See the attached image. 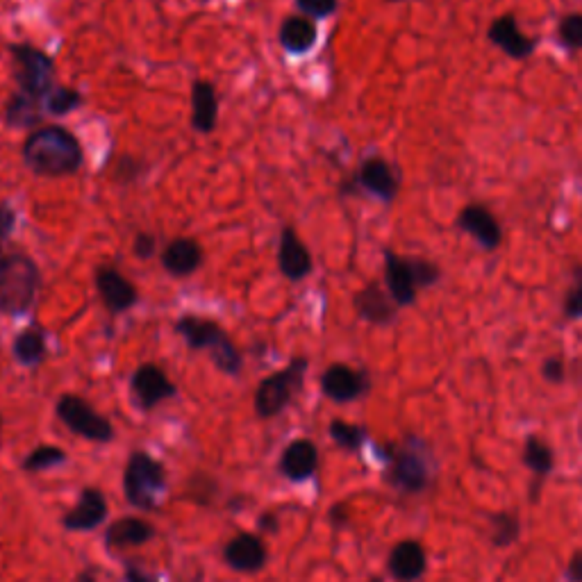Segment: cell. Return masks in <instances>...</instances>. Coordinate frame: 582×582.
Returning a JSON list of instances; mask_svg holds the SVG:
<instances>
[{
  "label": "cell",
  "mask_w": 582,
  "mask_h": 582,
  "mask_svg": "<svg viewBox=\"0 0 582 582\" xmlns=\"http://www.w3.org/2000/svg\"><path fill=\"white\" fill-rule=\"evenodd\" d=\"M369 582H380V580H378V578H373V580H369Z\"/></svg>",
  "instance_id": "ee69618b"
},
{
  "label": "cell",
  "mask_w": 582,
  "mask_h": 582,
  "mask_svg": "<svg viewBox=\"0 0 582 582\" xmlns=\"http://www.w3.org/2000/svg\"><path fill=\"white\" fill-rule=\"evenodd\" d=\"M392 480L396 487L407 489V492H419V489L426 487L428 473L423 462L417 455L412 453H398L394 457V467H392Z\"/></svg>",
  "instance_id": "484cf974"
},
{
  "label": "cell",
  "mask_w": 582,
  "mask_h": 582,
  "mask_svg": "<svg viewBox=\"0 0 582 582\" xmlns=\"http://www.w3.org/2000/svg\"><path fill=\"white\" fill-rule=\"evenodd\" d=\"M14 357L26 367H37L46 357V335L39 326L26 328L14 339Z\"/></svg>",
  "instance_id": "4316f807"
},
{
  "label": "cell",
  "mask_w": 582,
  "mask_h": 582,
  "mask_svg": "<svg viewBox=\"0 0 582 582\" xmlns=\"http://www.w3.org/2000/svg\"><path fill=\"white\" fill-rule=\"evenodd\" d=\"M367 387H369L367 376L351 367H346V364H332V367H328L321 378L323 394L335 403L355 401V398H360L364 392H367Z\"/></svg>",
  "instance_id": "8fae6325"
},
{
  "label": "cell",
  "mask_w": 582,
  "mask_h": 582,
  "mask_svg": "<svg viewBox=\"0 0 582 582\" xmlns=\"http://www.w3.org/2000/svg\"><path fill=\"white\" fill-rule=\"evenodd\" d=\"M357 180L360 185L382 201H392L398 191V178L392 166L380 157H371V160L364 162L360 166V173H357Z\"/></svg>",
  "instance_id": "44dd1931"
},
{
  "label": "cell",
  "mask_w": 582,
  "mask_h": 582,
  "mask_svg": "<svg viewBox=\"0 0 582 582\" xmlns=\"http://www.w3.org/2000/svg\"><path fill=\"white\" fill-rule=\"evenodd\" d=\"M62 462H66V453L62 451V448L46 444V446H39V448H35V451L28 453L26 460H23V469H26L28 473H37V471L53 469Z\"/></svg>",
  "instance_id": "83f0119b"
},
{
  "label": "cell",
  "mask_w": 582,
  "mask_h": 582,
  "mask_svg": "<svg viewBox=\"0 0 582 582\" xmlns=\"http://www.w3.org/2000/svg\"><path fill=\"white\" fill-rule=\"evenodd\" d=\"M307 371L305 357H294L287 369L276 371L273 376L264 378L255 392V410L262 419H271L289 405L291 398L303 389Z\"/></svg>",
  "instance_id": "8992f818"
},
{
  "label": "cell",
  "mask_w": 582,
  "mask_h": 582,
  "mask_svg": "<svg viewBox=\"0 0 582 582\" xmlns=\"http://www.w3.org/2000/svg\"><path fill=\"white\" fill-rule=\"evenodd\" d=\"M385 282L387 291L396 305H412L417 298V278L407 257L385 253Z\"/></svg>",
  "instance_id": "9a60e30c"
},
{
  "label": "cell",
  "mask_w": 582,
  "mask_h": 582,
  "mask_svg": "<svg viewBox=\"0 0 582 582\" xmlns=\"http://www.w3.org/2000/svg\"><path fill=\"white\" fill-rule=\"evenodd\" d=\"M389 3H398V0H389Z\"/></svg>",
  "instance_id": "f6af8a7d"
},
{
  "label": "cell",
  "mask_w": 582,
  "mask_h": 582,
  "mask_svg": "<svg viewBox=\"0 0 582 582\" xmlns=\"http://www.w3.org/2000/svg\"><path fill=\"white\" fill-rule=\"evenodd\" d=\"M5 121L7 126L12 128H35L44 121V107H41L39 98H32L19 91V94H14L10 101H7Z\"/></svg>",
  "instance_id": "d4e9b609"
},
{
  "label": "cell",
  "mask_w": 582,
  "mask_h": 582,
  "mask_svg": "<svg viewBox=\"0 0 582 582\" xmlns=\"http://www.w3.org/2000/svg\"><path fill=\"white\" fill-rule=\"evenodd\" d=\"M96 289L103 305L112 314L130 310L139 298L135 285H132L119 269H112V266H101V269H96Z\"/></svg>",
  "instance_id": "9c48e42d"
},
{
  "label": "cell",
  "mask_w": 582,
  "mask_h": 582,
  "mask_svg": "<svg viewBox=\"0 0 582 582\" xmlns=\"http://www.w3.org/2000/svg\"><path fill=\"white\" fill-rule=\"evenodd\" d=\"M7 51L14 57V76L23 94L44 101L55 85V64L51 55L32 44H10Z\"/></svg>",
  "instance_id": "5b68a950"
},
{
  "label": "cell",
  "mask_w": 582,
  "mask_h": 582,
  "mask_svg": "<svg viewBox=\"0 0 582 582\" xmlns=\"http://www.w3.org/2000/svg\"><path fill=\"white\" fill-rule=\"evenodd\" d=\"M80 105H82L80 91L71 89V87H57L46 98V112L53 114V116L71 114L73 110H78Z\"/></svg>",
  "instance_id": "f1b7e54d"
},
{
  "label": "cell",
  "mask_w": 582,
  "mask_h": 582,
  "mask_svg": "<svg viewBox=\"0 0 582 582\" xmlns=\"http://www.w3.org/2000/svg\"><path fill=\"white\" fill-rule=\"evenodd\" d=\"M494 528H492V537L498 546H507L512 544L514 539L519 535V521L512 514H498V517L492 519Z\"/></svg>",
  "instance_id": "d6a6232c"
},
{
  "label": "cell",
  "mask_w": 582,
  "mask_h": 582,
  "mask_svg": "<svg viewBox=\"0 0 582 582\" xmlns=\"http://www.w3.org/2000/svg\"><path fill=\"white\" fill-rule=\"evenodd\" d=\"M353 303L357 314H360L364 321L376 323V326H385V323L396 317V303L378 282H371V285L364 287L360 294L355 296Z\"/></svg>",
  "instance_id": "d6986e66"
},
{
  "label": "cell",
  "mask_w": 582,
  "mask_h": 582,
  "mask_svg": "<svg viewBox=\"0 0 582 582\" xmlns=\"http://www.w3.org/2000/svg\"><path fill=\"white\" fill-rule=\"evenodd\" d=\"M16 223V214L7 203H0V244L10 239Z\"/></svg>",
  "instance_id": "74e56055"
},
{
  "label": "cell",
  "mask_w": 582,
  "mask_h": 582,
  "mask_svg": "<svg viewBox=\"0 0 582 582\" xmlns=\"http://www.w3.org/2000/svg\"><path fill=\"white\" fill-rule=\"evenodd\" d=\"M153 537H155V528L151 526V523L137 517H123L107 528L105 544L110 548H130V546L146 544L148 539H153Z\"/></svg>",
  "instance_id": "cb8c5ba5"
},
{
  "label": "cell",
  "mask_w": 582,
  "mask_h": 582,
  "mask_svg": "<svg viewBox=\"0 0 582 582\" xmlns=\"http://www.w3.org/2000/svg\"><path fill=\"white\" fill-rule=\"evenodd\" d=\"M176 332L185 339L191 351H207L212 355L216 367L228 376H237L241 371V353L237 346L232 344V339L223 332L219 323L212 319L194 317V314H185L178 319Z\"/></svg>",
  "instance_id": "3957f363"
},
{
  "label": "cell",
  "mask_w": 582,
  "mask_h": 582,
  "mask_svg": "<svg viewBox=\"0 0 582 582\" xmlns=\"http://www.w3.org/2000/svg\"><path fill=\"white\" fill-rule=\"evenodd\" d=\"M155 248H157V241L151 235V232H139L135 237V246H132V251L139 257V260H151L155 255Z\"/></svg>",
  "instance_id": "8d00e7d4"
},
{
  "label": "cell",
  "mask_w": 582,
  "mask_h": 582,
  "mask_svg": "<svg viewBox=\"0 0 582 582\" xmlns=\"http://www.w3.org/2000/svg\"><path fill=\"white\" fill-rule=\"evenodd\" d=\"M278 39H280V46L285 48L287 53L301 55L317 44L319 30L312 23V19H307V16H289V19L282 21Z\"/></svg>",
  "instance_id": "603a6c76"
},
{
  "label": "cell",
  "mask_w": 582,
  "mask_h": 582,
  "mask_svg": "<svg viewBox=\"0 0 582 582\" xmlns=\"http://www.w3.org/2000/svg\"><path fill=\"white\" fill-rule=\"evenodd\" d=\"M560 41L571 51H582V14H569L560 21L557 28Z\"/></svg>",
  "instance_id": "1f68e13d"
},
{
  "label": "cell",
  "mask_w": 582,
  "mask_h": 582,
  "mask_svg": "<svg viewBox=\"0 0 582 582\" xmlns=\"http://www.w3.org/2000/svg\"><path fill=\"white\" fill-rule=\"evenodd\" d=\"M567 576H569L573 582H582V553H576V555H573V560L569 562Z\"/></svg>",
  "instance_id": "b9f144b4"
},
{
  "label": "cell",
  "mask_w": 582,
  "mask_h": 582,
  "mask_svg": "<svg viewBox=\"0 0 582 582\" xmlns=\"http://www.w3.org/2000/svg\"><path fill=\"white\" fill-rule=\"evenodd\" d=\"M460 228L464 232H469V235L478 241L482 248H487V251H494V248L501 246V239H503V232H501V223H498L496 216L487 210L485 205H467L464 210L460 212Z\"/></svg>",
  "instance_id": "4fadbf2b"
},
{
  "label": "cell",
  "mask_w": 582,
  "mask_h": 582,
  "mask_svg": "<svg viewBox=\"0 0 582 582\" xmlns=\"http://www.w3.org/2000/svg\"><path fill=\"white\" fill-rule=\"evenodd\" d=\"M132 394H135V401L144 410H151V407L160 405L166 398L176 396L178 389L173 382L166 378V373L157 367V364H141V367L132 373Z\"/></svg>",
  "instance_id": "ba28073f"
},
{
  "label": "cell",
  "mask_w": 582,
  "mask_h": 582,
  "mask_svg": "<svg viewBox=\"0 0 582 582\" xmlns=\"http://www.w3.org/2000/svg\"><path fill=\"white\" fill-rule=\"evenodd\" d=\"M489 39H492L505 55L514 57V60H523V57H528L535 51V39L523 35L514 14L498 16L492 26H489Z\"/></svg>",
  "instance_id": "2e32d148"
},
{
  "label": "cell",
  "mask_w": 582,
  "mask_h": 582,
  "mask_svg": "<svg viewBox=\"0 0 582 582\" xmlns=\"http://www.w3.org/2000/svg\"><path fill=\"white\" fill-rule=\"evenodd\" d=\"M23 162L37 176L64 178L80 171L85 153L78 137L62 126H44L30 132L23 144Z\"/></svg>",
  "instance_id": "6da1fadb"
},
{
  "label": "cell",
  "mask_w": 582,
  "mask_h": 582,
  "mask_svg": "<svg viewBox=\"0 0 582 582\" xmlns=\"http://www.w3.org/2000/svg\"><path fill=\"white\" fill-rule=\"evenodd\" d=\"M126 582H157V578L151 576V573L141 571L139 567H135V564H130V567L126 569Z\"/></svg>",
  "instance_id": "60d3db41"
},
{
  "label": "cell",
  "mask_w": 582,
  "mask_h": 582,
  "mask_svg": "<svg viewBox=\"0 0 582 582\" xmlns=\"http://www.w3.org/2000/svg\"><path fill=\"white\" fill-rule=\"evenodd\" d=\"M542 373H544L546 380L560 382L564 378V364H562V360H557V357H551V360H546Z\"/></svg>",
  "instance_id": "f35d334b"
},
{
  "label": "cell",
  "mask_w": 582,
  "mask_h": 582,
  "mask_svg": "<svg viewBox=\"0 0 582 582\" xmlns=\"http://www.w3.org/2000/svg\"><path fill=\"white\" fill-rule=\"evenodd\" d=\"M162 264L171 276L187 278L194 271H198V266L203 264V251L196 239H189V237L173 239L171 244L164 248Z\"/></svg>",
  "instance_id": "ac0fdd59"
},
{
  "label": "cell",
  "mask_w": 582,
  "mask_h": 582,
  "mask_svg": "<svg viewBox=\"0 0 582 582\" xmlns=\"http://www.w3.org/2000/svg\"><path fill=\"white\" fill-rule=\"evenodd\" d=\"M219 121V98L212 82L196 80L191 87V126L198 132H212Z\"/></svg>",
  "instance_id": "ffe728a7"
},
{
  "label": "cell",
  "mask_w": 582,
  "mask_h": 582,
  "mask_svg": "<svg viewBox=\"0 0 582 582\" xmlns=\"http://www.w3.org/2000/svg\"><path fill=\"white\" fill-rule=\"evenodd\" d=\"M526 457L528 467L539 473V476H546L548 471L553 469V453H551V448H548L544 442H539V439L535 437H530L528 439V444H526V453H523Z\"/></svg>",
  "instance_id": "f546056e"
},
{
  "label": "cell",
  "mask_w": 582,
  "mask_h": 582,
  "mask_svg": "<svg viewBox=\"0 0 582 582\" xmlns=\"http://www.w3.org/2000/svg\"><path fill=\"white\" fill-rule=\"evenodd\" d=\"M41 287L39 266L26 253L0 251V312L26 317Z\"/></svg>",
  "instance_id": "7a4b0ae2"
},
{
  "label": "cell",
  "mask_w": 582,
  "mask_h": 582,
  "mask_svg": "<svg viewBox=\"0 0 582 582\" xmlns=\"http://www.w3.org/2000/svg\"><path fill=\"white\" fill-rule=\"evenodd\" d=\"M564 312H567L569 319L582 317V266L573 269V285L567 291V298H564Z\"/></svg>",
  "instance_id": "836d02e7"
},
{
  "label": "cell",
  "mask_w": 582,
  "mask_h": 582,
  "mask_svg": "<svg viewBox=\"0 0 582 582\" xmlns=\"http://www.w3.org/2000/svg\"><path fill=\"white\" fill-rule=\"evenodd\" d=\"M330 437L335 439V442L348 448V451H355V448H360L364 442V430L360 426H355V423H346L342 419H335L330 423Z\"/></svg>",
  "instance_id": "4dcf8cb0"
},
{
  "label": "cell",
  "mask_w": 582,
  "mask_h": 582,
  "mask_svg": "<svg viewBox=\"0 0 582 582\" xmlns=\"http://www.w3.org/2000/svg\"><path fill=\"white\" fill-rule=\"evenodd\" d=\"M278 269L287 280H303L312 273V255L307 251L301 237L296 235V230L287 226L280 232V244H278Z\"/></svg>",
  "instance_id": "30bf717a"
},
{
  "label": "cell",
  "mask_w": 582,
  "mask_h": 582,
  "mask_svg": "<svg viewBox=\"0 0 582 582\" xmlns=\"http://www.w3.org/2000/svg\"><path fill=\"white\" fill-rule=\"evenodd\" d=\"M223 557H226L228 567L244 573H255L264 569L266 560H269L262 539L253 535V532H241L235 539H230L226 551H223Z\"/></svg>",
  "instance_id": "5bb4252c"
},
{
  "label": "cell",
  "mask_w": 582,
  "mask_h": 582,
  "mask_svg": "<svg viewBox=\"0 0 582 582\" xmlns=\"http://www.w3.org/2000/svg\"><path fill=\"white\" fill-rule=\"evenodd\" d=\"M257 528H260L262 532H278V514H273V512H264L260 519H257Z\"/></svg>",
  "instance_id": "ab89813d"
},
{
  "label": "cell",
  "mask_w": 582,
  "mask_h": 582,
  "mask_svg": "<svg viewBox=\"0 0 582 582\" xmlns=\"http://www.w3.org/2000/svg\"><path fill=\"white\" fill-rule=\"evenodd\" d=\"M389 571L401 582H412L426 571V551L417 542H401L389 555Z\"/></svg>",
  "instance_id": "7402d4cb"
},
{
  "label": "cell",
  "mask_w": 582,
  "mask_h": 582,
  "mask_svg": "<svg viewBox=\"0 0 582 582\" xmlns=\"http://www.w3.org/2000/svg\"><path fill=\"white\" fill-rule=\"evenodd\" d=\"M80 582H94V580H91L89 573H82V576H80Z\"/></svg>",
  "instance_id": "7bdbcfd3"
},
{
  "label": "cell",
  "mask_w": 582,
  "mask_h": 582,
  "mask_svg": "<svg viewBox=\"0 0 582 582\" xmlns=\"http://www.w3.org/2000/svg\"><path fill=\"white\" fill-rule=\"evenodd\" d=\"M410 264H412V271H414V278H417L419 289L435 285V282L439 280L437 264H432L428 260H410Z\"/></svg>",
  "instance_id": "d590c367"
},
{
  "label": "cell",
  "mask_w": 582,
  "mask_h": 582,
  "mask_svg": "<svg viewBox=\"0 0 582 582\" xmlns=\"http://www.w3.org/2000/svg\"><path fill=\"white\" fill-rule=\"evenodd\" d=\"M57 419L76 435L89 439V442L107 444L114 439V428L103 414H98L85 398L64 394L57 401Z\"/></svg>",
  "instance_id": "52a82bcc"
},
{
  "label": "cell",
  "mask_w": 582,
  "mask_h": 582,
  "mask_svg": "<svg viewBox=\"0 0 582 582\" xmlns=\"http://www.w3.org/2000/svg\"><path fill=\"white\" fill-rule=\"evenodd\" d=\"M164 485L166 471L162 462L153 460L144 451L130 455L126 476H123V489H126V498L130 505L139 507V510H155L157 498L164 492Z\"/></svg>",
  "instance_id": "277c9868"
},
{
  "label": "cell",
  "mask_w": 582,
  "mask_h": 582,
  "mask_svg": "<svg viewBox=\"0 0 582 582\" xmlns=\"http://www.w3.org/2000/svg\"><path fill=\"white\" fill-rule=\"evenodd\" d=\"M317 467H319V451H317V446H314L312 442H307V439H296V442H291L280 457L282 476L294 482L312 478Z\"/></svg>",
  "instance_id": "e0dca14e"
},
{
  "label": "cell",
  "mask_w": 582,
  "mask_h": 582,
  "mask_svg": "<svg viewBox=\"0 0 582 582\" xmlns=\"http://www.w3.org/2000/svg\"><path fill=\"white\" fill-rule=\"evenodd\" d=\"M107 517V498L101 489L89 487L80 494V501L64 514L62 526L71 532H89L101 526Z\"/></svg>",
  "instance_id": "7c38bea8"
},
{
  "label": "cell",
  "mask_w": 582,
  "mask_h": 582,
  "mask_svg": "<svg viewBox=\"0 0 582 582\" xmlns=\"http://www.w3.org/2000/svg\"><path fill=\"white\" fill-rule=\"evenodd\" d=\"M337 0H296V7L307 19H328L337 12Z\"/></svg>",
  "instance_id": "e575fe53"
}]
</instances>
